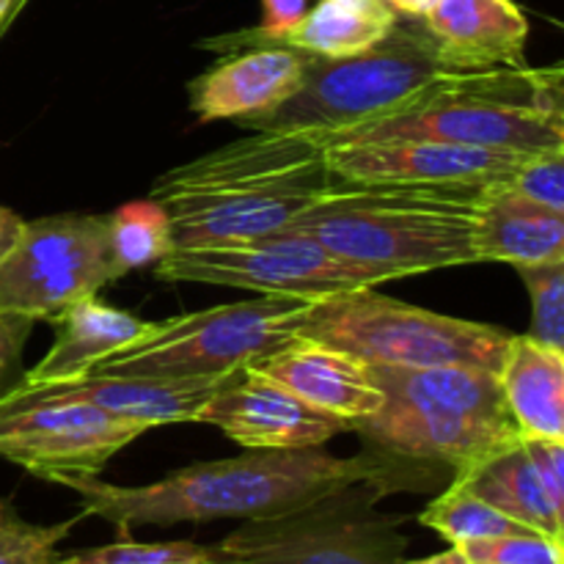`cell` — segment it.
I'll return each instance as SVG.
<instances>
[{
    "label": "cell",
    "instance_id": "obj_1",
    "mask_svg": "<svg viewBox=\"0 0 564 564\" xmlns=\"http://www.w3.org/2000/svg\"><path fill=\"white\" fill-rule=\"evenodd\" d=\"M356 482L380 485L383 494L402 490V474L389 457L364 452L336 457L323 446L251 449L240 457L171 471L160 482L124 488L99 477H64L75 490L83 518H102L130 532L132 527H176L207 521H257L308 505Z\"/></svg>",
    "mask_w": 564,
    "mask_h": 564
},
{
    "label": "cell",
    "instance_id": "obj_2",
    "mask_svg": "<svg viewBox=\"0 0 564 564\" xmlns=\"http://www.w3.org/2000/svg\"><path fill=\"white\" fill-rule=\"evenodd\" d=\"M325 130H253L154 180L174 248H213L284 231L336 185Z\"/></svg>",
    "mask_w": 564,
    "mask_h": 564
},
{
    "label": "cell",
    "instance_id": "obj_3",
    "mask_svg": "<svg viewBox=\"0 0 564 564\" xmlns=\"http://www.w3.org/2000/svg\"><path fill=\"white\" fill-rule=\"evenodd\" d=\"M372 378L383 405L350 430L400 468L402 488H430L438 471L452 482L523 441L488 369L372 367Z\"/></svg>",
    "mask_w": 564,
    "mask_h": 564
},
{
    "label": "cell",
    "instance_id": "obj_4",
    "mask_svg": "<svg viewBox=\"0 0 564 564\" xmlns=\"http://www.w3.org/2000/svg\"><path fill=\"white\" fill-rule=\"evenodd\" d=\"M488 185L336 182L286 229L389 281L479 264V202Z\"/></svg>",
    "mask_w": 564,
    "mask_h": 564
},
{
    "label": "cell",
    "instance_id": "obj_5",
    "mask_svg": "<svg viewBox=\"0 0 564 564\" xmlns=\"http://www.w3.org/2000/svg\"><path fill=\"white\" fill-rule=\"evenodd\" d=\"M328 138L330 143L427 138L521 154L554 152L564 149L562 66H501L446 75L397 113L341 127L328 132Z\"/></svg>",
    "mask_w": 564,
    "mask_h": 564
},
{
    "label": "cell",
    "instance_id": "obj_6",
    "mask_svg": "<svg viewBox=\"0 0 564 564\" xmlns=\"http://www.w3.org/2000/svg\"><path fill=\"white\" fill-rule=\"evenodd\" d=\"M455 66L441 53L422 17H402L375 47L345 58L312 55L301 91L262 116L240 119L253 130H325L397 113Z\"/></svg>",
    "mask_w": 564,
    "mask_h": 564
},
{
    "label": "cell",
    "instance_id": "obj_7",
    "mask_svg": "<svg viewBox=\"0 0 564 564\" xmlns=\"http://www.w3.org/2000/svg\"><path fill=\"white\" fill-rule=\"evenodd\" d=\"M301 339L361 358L369 367H474L499 372L510 330L446 317L380 295L375 286L336 292L308 303Z\"/></svg>",
    "mask_w": 564,
    "mask_h": 564
},
{
    "label": "cell",
    "instance_id": "obj_8",
    "mask_svg": "<svg viewBox=\"0 0 564 564\" xmlns=\"http://www.w3.org/2000/svg\"><path fill=\"white\" fill-rule=\"evenodd\" d=\"M383 490L356 482L290 512L242 521L209 545L215 564H405V518L378 510Z\"/></svg>",
    "mask_w": 564,
    "mask_h": 564
},
{
    "label": "cell",
    "instance_id": "obj_9",
    "mask_svg": "<svg viewBox=\"0 0 564 564\" xmlns=\"http://www.w3.org/2000/svg\"><path fill=\"white\" fill-rule=\"evenodd\" d=\"M306 297L262 295L207 312L149 323L147 330L102 358L88 375H231L297 339Z\"/></svg>",
    "mask_w": 564,
    "mask_h": 564
},
{
    "label": "cell",
    "instance_id": "obj_10",
    "mask_svg": "<svg viewBox=\"0 0 564 564\" xmlns=\"http://www.w3.org/2000/svg\"><path fill=\"white\" fill-rule=\"evenodd\" d=\"M149 427L47 386L17 380L0 394V457L47 482L99 477L110 457Z\"/></svg>",
    "mask_w": 564,
    "mask_h": 564
},
{
    "label": "cell",
    "instance_id": "obj_11",
    "mask_svg": "<svg viewBox=\"0 0 564 564\" xmlns=\"http://www.w3.org/2000/svg\"><path fill=\"white\" fill-rule=\"evenodd\" d=\"M154 273L174 284H213L259 295L317 297L383 284V273L334 257L303 231H275L257 240L213 248H171Z\"/></svg>",
    "mask_w": 564,
    "mask_h": 564
},
{
    "label": "cell",
    "instance_id": "obj_12",
    "mask_svg": "<svg viewBox=\"0 0 564 564\" xmlns=\"http://www.w3.org/2000/svg\"><path fill=\"white\" fill-rule=\"evenodd\" d=\"M119 279L108 218L69 213L25 220L20 240L0 259V312L53 319Z\"/></svg>",
    "mask_w": 564,
    "mask_h": 564
},
{
    "label": "cell",
    "instance_id": "obj_13",
    "mask_svg": "<svg viewBox=\"0 0 564 564\" xmlns=\"http://www.w3.org/2000/svg\"><path fill=\"white\" fill-rule=\"evenodd\" d=\"M532 154L466 143L391 138L328 143V171L345 185H494L507 182Z\"/></svg>",
    "mask_w": 564,
    "mask_h": 564
},
{
    "label": "cell",
    "instance_id": "obj_14",
    "mask_svg": "<svg viewBox=\"0 0 564 564\" xmlns=\"http://www.w3.org/2000/svg\"><path fill=\"white\" fill-rule=\"evenodd\" d=\"M246 449H303L323 446L345 433L347 422L308 405L275 380L246 367L198 413Z\"/></svg>",
    "mask_w": 564,
    "mask_h": 564
},
{
    "label": "cell",
    "instance_id": "obj_15",
    "mask_svg": "<svg viewBox=\"0 0 564 564\" xmlns=\"http://www.w3.org/2000/svg\"><path fill=\"white\" fill-rule=\"evenodd\" d=\"M308 58L284 44L237 50L187 83V102L198 121L262 116L301 91Z\"/></svg>",
    "mask_w": 564,
    "mask_h": 564
},
{
    "label": "cell",
    "instance_id": "obj_16",
    "mask_svg": "<svg viewBox=\"0 0 564 564\" xmlns=\"http://www.w3.org/2000/svg\"><path fill=\"white\" fill-rule=\"evenodd\" d=\"M248 367L290 389L308 405L347 422V427L383 405V391L375 383L369 364L301 336Z\"/></svg>",
    "mask_w": 564,
    "mask_h": 564
},
{
    "label": "cell",
    "instance_id": "obj_17",
    "mask_svg": "<svg viewBox=\"0 0 564 564\" xmlns=\"http://www.w3.org/2000/svg\"><path fill=\"white\" fill-rule=\"evenodd\" d=\"M242 372V369H240ZM231 375H83L69 383H55L47 389L77 397L102 408L110 416L143 424L154 430L160 424L198 422L202 408L235 378Z\"/></svg>",
    "mask_w": 564,
    "mask_h": 564
},
{
    "label": "cell",
    "instance_id": "obj_18",
    "mask_svg": "<svg viewBox=\"0 0 564 564\" xmlns=\"http://www.w3.org/2000/svg\"><path fill=\"white\" fill-rule=\"evenodd\" d=\"M422 22L457 72L527 66L529 22L512 0H438Z\"/></svg>",
    "mask_w": 564,
    "mask_h": 564
},
{
    "label": "cell",
    "instance_id": "obj_19",
    "mask_svg": "<svg viewBox=\"0 0 564 564\" xmlns=\"http://www.w3.org/2000/svg\"><path fill=\"white\" fill-rule=\"evenodd\" d=\"M50 323L55 328L53 345L36 367L20 375V383L55 386L83 378L102 358L135 341L149 325L135 314L97 301V295L72 303Z\"/></svg>",
    "mask_w": 564,
    "mask_h": 564
},
{
    "label": "cell",
    "instance_id": "obj_20",
    "mask_svg": "<svg viewBox=\"0 0 564 564\" xmlns=\"http://www.w3.org/2000/svg\"><path fill=\"white\" fill-rule=\"evenodd\" d=\"M479 257L512 268L564 262V213L494 182L479 202Z\"/></svg>",
    "mask_w": 564,
    "mask_h": 564
},
{
    "label": "cell",
    "instance_id": "obj_21",
    "mask_svg": "<svg viewBox=\"0 0 564 564\" xmlns=\"http://www.w3.org/2000/svg\"><path fill=\"white\" fill-rule=\"evenodd\" d=\"M523 438L564 441V352L512 334L496 372Z\"/></svg>",
    "mask_w": 564,
    "mask_h": 564
},
{
    "label": "cell",
    "instance_id": "obj_22",
    "mask_svg": "<svg viewBox=\"0 0 564 564\" xmlns=\"http://www.w3.org/2000/svg\"><path fill=\"white\" fill-rule=\"evenodd\" d=\"M452 482L468 488L474 496L494 505L496 510L523 523L532 532L564 543V512L556 510L554 501L545 494L532 455L527 449V441H518L516 446L479 463L477 468L460 474Z\"/></svg>",
    "mask_w": 564,
    "mask_h": 564
},
{
    "label": "cell",
    "instance_id": "obj_23",
    "mask_svg": "<svg viewBox=\"0 0 564 564\" xmlns=\"http://www.w3.org/2000/svg\"><path fill=\"white\" fill-rule=\"evenodd\" d=\"M400 20L397 11H364L341 0H319L279 44L323 58H345L375 47Z\"/></svg>",
    "mask_w": 564,
    "mask_h": 564
},
{
    "label": "cell",
    "instance_id": "obj_24",
    "mask_svg": "<svg viewBox=\"0 0 564 564\" xmlns=\"http://www.w3.org/2000/svg\"><path fill=\"white\" fill-rule=\"evenodd\" d=\"M419 523L433 532H438L446 543L452 545H466L474 540H490V538H505V534H521L532 532L523 523L512 521L494 505L482 501L474 496L471 490L463 485L449 482L444 494L435 496L419 516Z\"/></svg>",
    "mask_w": 564,
    "mask_h": 564
},
{
    "label": "cell",
    "instance_id": "obj_25",
    "mask_svg": "<svg viewBox=\"0 0 564 564\" xmlns=\"http://www.w3.org/2000/svg\"><path fill=\"white\" fill-rule=\"evenodd\" d=\"M110 251L121 275L158 264L174 248L169 215L158 202H132L108 218Z\"/></svg>",
    "mask_w": 564,
    "mask_h": 564
},
{
    "label": "cell",
    "instance_id": "obj_26",
    "mask_svg": "<svg viewBox=\"0 0 564 564\" xmlns=\"http://www.w3.org/2000/svg\"><path fill=\"white\" fill-rule=\"evenodd\" d=\"M80 518L42 527L25 521L9 499H0V564H58L61 540L69 538Z\"/></svg>",
    "mask_w": 564,
    "mask_h": 564
},
{
    "label": "cell",
    "instance_id": "obj_27",
    "mask_svg": "<svg viewBox=\"0 0 564 564\" xmlns=\"http://www.w3.org/2000/svg\"><path fill=\"white\" fill-rule=\"evenodd\" d=\"M110 545L72 551L61 554L58 564H215L209 545L191 543V540H171V543H135L121 532Z\"/></svg>",
    "mask_w": 564,
    "mask_h": 564
},
{
    "label": "cell",
    "instance_id": "obj_28",
    "mask_svg": "<svg viewBox=\"0 0 564 564\" xmlns=\"http://www.w3.org/2000/svg\"><path fill=\"white\" fill-rule=\"evenodd\" d=\"M532 297L534 341L564 352V262L521 264L516 268Z\"/></svg>",
    "mask_w": 564,
    "mask_h": 564
},
{
    "label": "cell",
    "instance_id": "obj_29",
    "mask_svg": "<svg viewBox=\"0 0 564 564\" xmlns=\"http://www.w3.org/2000/svg\"><path fill=\"white\" fill-rule=\"evenodd\" d=\"M471 562L488 564H564V543L540 532L505 534L460 545Z\"/></svg>",
    "mask_w": 564,
    "mask_h": 564
},
{
    "label": "cell",
    "instance_id": "obj_30",
    "mask_svg": "<svg viewBox=\"0 0 564 564\" xmlns=\"http://www.w3.org/2000/svg\"><path fill=\"white\" fill-rule=\"evenodd\" d=\"M510 187L543 207L564 213V149L532 154L510 176Z\"/></svg>",
    "mask_w": 564,
    "mask_h": 564
},
{
    "label": "cell",
    "instance_id": "obj_31",
    "mask_svg": "<svg viewBox=\"0 0 564 564\" xmlns=\"http://www.w3.org/2000/svg\"><path fill=\"white\" fill-rule=\"evenodd\" d=\"M33 325H36V319L0 312V394L20 380L22 352L31 339Z\"/></svg>",
    "mask_w": 564,
    "mask_h": 564
},
{
    "label": "cell",
    "instance_id": "obj_32",
    "mask_svg": "<svg viewBox=\"0 0 564 564\" xmlns=\"http://www.w3.org/2000/svg\"><path fill=\"white\" fill-rule=\"evenodd\" d=\"M527 441V449L532 455L545 494L554 501L556 510L564 512V441Z\"/></svg>",
    "mask_w": 564,
    "mask_h": 564
},
{
    "label": "cell",
    "instance_id": "obj_33",
    "mask_svg": "<svg viewBox=\"0 0 564 564\" xmlns=\"http://www.w3.org/2000/svg\"><path fill=\"white\" fill-rule=\"evenodd\" d=\"M25 226V220L9 207H0V259L14 248V242L20 240V231Z\"/></svg>",
    "mask_w": 564,
    "mask_h": 564
},
{
    "label": "cell",
    "instance_id": "obj_34",
    "mask_svg": "<svg viewBox=\"0 0 564 564\" xmlns=\"http://www.w3.org/2000/svg\"><path fill=\"white\" fill-rule=\"evenodd\" d=\"M386 3L402 17H424L438 0H386Z\"/></svg>",
    "mask_w": 564,
    "mask_h": 564
},
{
    "label": "cell",
    "instance_id": "obj_35",
    "mask_svg": "<svg viewBox=\"0 0 564 564\" xmlns=\"http://www.w3.org/2000/svg\"><path fill=\"white\" fill-rule=\"evenodd\" d=\"M405 564H471V560L463 554L460 545H452L449 551H441V554L427 556V560H405Z\"/></svg>",
    "mask_w": 564,
    "mask_h": 564
},
{
    "label": "cell",
    "instance_id": "obj_36",
    "mask_svg": "<svg viewBox=\"0 0 564 564\" xmlns=\"http://www.w3.org/2000/svg\"><path fill=\"white\" fill-rule=\"evenodd\" d=\"M341 3L356 6V9H364V11H375V14H380V11H394L386 0H341Z\"/></svg>",
    "mask_w": 564,
    "mask_h": 564
},
{
    "label": "cell",
    "instance_id": "obj_37",
    "mask_svg": "<svg viewBox=\"0 0 564 564\" xmlns=\"http://www.w3.org/2000/svg\"><path fill=\"white\" fill-rule=\"evenodd\" d=\"M22 3H25V0H0V28L20 11Z\"/></svg>",
    "mask_w": 564,
    "mask_h": 564
},
{
    "label": "cell",
    "instance_id": "obj_38",
    "mask_svg": "<svg viewBox=\"0 0 564 564\" xmlns=\"http://www.w3.org/2000/svg\"><path fill=\"white\" fill-rule=\"evenodd\" d=\"M471 564H488V562H471Z\"/></svg>",
    "mask_w": 564,
    "mask_h": 564
}]
</instances>
